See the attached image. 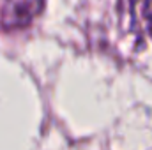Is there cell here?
I'll list each match as a JSON object with an SVG mask.
<instances>
[{
    "instance_id": "6da1fadb",
    "label": "cell",
    "mask_w": 152,
    "mask_h": 150,
    "mask_svg": "<svg viewBox=\"0 0 152 150\" xmlns=\"http://www.w3.org/2000/svg\"><path fill=\"white\" fill-rule=\"evenodd\" d=\"M44 0H0V27L18 28L34 21Z\"/></svg>"
}]
</instances>
